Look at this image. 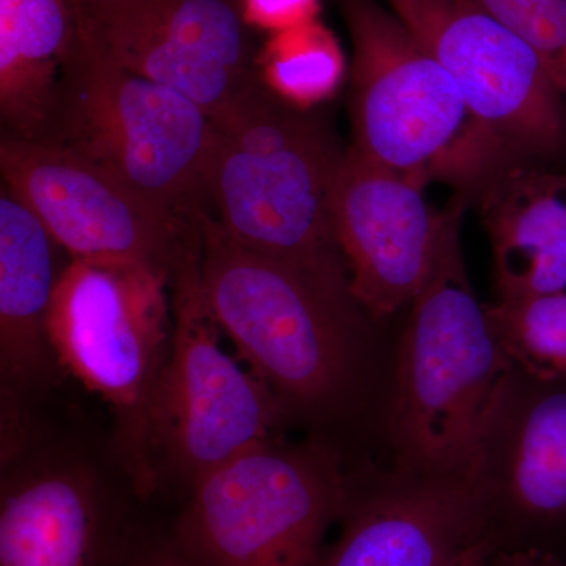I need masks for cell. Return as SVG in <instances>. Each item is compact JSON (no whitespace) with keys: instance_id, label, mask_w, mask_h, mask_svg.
I'll return each mask as SVG.
<instances>
[{"instance_id":"obj_4","label":"cell","mask_w":566,"mask_h":566,"mask_svg":"<svg viewBox=\"0 0 566 566\" xmlns=\"http://www.w3.org/2000/svg\"><path fill=\"white\" fill-rule=\"evenodd\" d=\"M344 13L353 41V147L423 188L436 178L468 197L510 153L392 11L375 0H344Z\"/></svg>"},{"instance_id":"obj_11","label":"cell","mask_w":566,"mask_h":566,"mask_svg":"<svg viewBox=\"0 0 566 566\" xmlns=\"http://www.w3.org/2000/svg\"><path fill=\"white\" fill-rule=\"evenodd\" d=\"M455 80L472 117L506 153L566 161V103L538 55L476 0H386Z\"/></svg>"},{"instance_id":"obj_14","label":"cell","mask_w":566,"mask_h":566,"mask_svg":"<svg viewBox=\"0 0 566 566\" xmlns=\"http://www.w3.org/2000/svg\"><path fill=\"white\" fill-rule=\"evenodd\" d=\"M465 482L485 510L497 546L502 528L534 546L566 536V379L515 368Z\"/></svg>"},{"instance_id":"obj_10","label":"cell","mask_w":566,"mask_h":566,"mask_svg":"<svg viewBox=\"0 0 566 566\" xmlns=\"http://www.w3.org/2000/svg\"><path fill=\"white\" fill-rule=\"evenodd\" d=\"M6 186L71 260L142 270L174 281L202 248L200 216L185 218L62 145L3 133Z\"/></svg>"},{"instance_id":"obj_20","label":"cell","mask_w":566,"mask_h":566,"mask_svg":"<svg viewBox=\"0 0 566 566\" xmlns=\"http://www.w3.org/2000/svg\"><path fill=\"white\" fill-rule=\"evenodd\" d=\"M486 312L516 368L566 379V292L497 300Z\"/></svg>"},{"instance_id":"obj_12","label":"cell","mask_w":566,"mask_h":566,"mask_svg":"<svg viewBox=\"0 0 566 566\" xmlns=\"http://www.w3.org/2000/svg\"><path fill=\"white\" fill-rule=\"evenodd\" d=\"M77 33L122 69L188 96L210 117L259 80L232 0H85Z\"/></svg>"},{"instance_id":"obj_5","label":"cell","mask_w":566,"mask_h":566,"mask_svg":"<svg viewBox=\"0 0 566 566\" xmlns=\"http://www.w3.org/2000/svg\"><path fill=\"white\" fill-rule=\"evenodd\" d=\"M43 142L84 156L175 214L208 211L210 115L182 93L122 69L77 29Z\"/></svg>"},{"instance_id":"obj_2","label":"cell","mask_w":566,"mask_h":566,"mask_svg":"<svg viewBox=\"0 0 566 566\" xmlns=\"http://www.w3.org/2000/svg\"><path fill=\"white\" fill-rule=\"evenodd\" d=\"M212 122L208 212L223 232L253 251L349 275L334 229L345 150L322 118L259 74Z\"/></svg>"},{"instance_id":"obj_19","label":"cell","mask_w":566,"mask_h":566,"mask_svg":"<svg viewBox=\"0 0 566 566\" xmlns=\"http://www.w3.org/2000/svg\"><path fill=\"white\" fill-rule=\"evenodd\" d=\"M268 87L294 106L312 109L331 98L345 76L340 44L322 22L271 33L255 57Z\"/></svg>"},{"instance_id":"obj_15","label":"cell","mask_w":566,"mask_h":566,"mask_svg":"<svg viewBox=\"0 0 566 566\" xmlns=\"http://www.w3.org/2000/svg\"><path fill=\"white\" fill-rule=\"evenodd\" d=\"M338 524L318 566H469L495 549L468 482L401 469L364 493L349 480Z\"/></svg>"},{"instance_id":"obj_6","label":"cell","mask_w":566,"mask_h":566,"mask_svg":"<svg viewBox=\"0 0 566 566\" xmlns=\"http://www.w3.org/2000/svg\"><path fill=\"white\" fill-rule=\"evenodd\" d=\"M0 422V566H125L147 502L114 446L44 431L36 408Z\"/></svg>"},{"instance_id":"obj_22","label":"cell","mask_w":566,"mask_h":566,"mask_svg":"<svg viewBox=\"0 0 566 566\" xmlns=\"http://www.w3.org/2000/svg\"><path fill=\"white\" fill-rule=\"evenodd\" d=\"M318 10L319 0H241L245 24L271 33L315 21Z\"/></svg>"},{"instance_id":"obj_23","label":"cell","mask_w":566,"mask_h":566,"mask_svg":"<svg viewBox=\"0 0 566 566\" xmlns=\"http://www.w3.org/2000/svg\"><path fill=\"white\" fill-rule=\"evenodd\" d=\"M125 566H205L175 539L169 527L145 523Z\"/></svg>"},{"instance_id":"obj_24","label":"cell","mask_w":566,"mask_h":566,"mask_svg":"<svg viewBox=\"0 0 566 566\" xmlns=\"http://www.w3.org/2000/svg\"><path fill=\"white\" fill-rule=\"evenodd\" d=\"M485 566H566V558L539 547H495Z\"/></svg>"},{"instance_id":"obj_17","label":"cell","mask_w":566,"mask_h":566,"mask_svg":"<svg viewBox=\"0 0 566 566\" xmlns=\"http://www.w3.org/2000/svg\"><path fill=\"white\" fill-rule=\"evenodd\" d=\"M497 300L566 292V161L505 156L475 186Z\"/></svg>"},{"instance_id":"obj_7","label":"cell","mask_w":566,"mask_h":566,"mask_svg":"<svg viewBox=\"0 0 566 566\" xmlns=\"http://www.w3.org/2000/svg\"><path fill=\"white\" fill-rule=\"evenodd\" d=\"M349 479L327 439H274L205 476L170 524L205 566H318Z\"/></svg>"},{"instance_id":"obj_8","label":"cell","mask_w":566,"mask_h":566,"mask_svg":"<svg viewBox=\"0 0 566 566\" xmlns=\"http://www.w3.org/2000/svg\"><path fill=\"white\" fill-rule=\"evenodd\" d=\"M170 301L172 338L153 394L148 464L155 494L182 502L216 469L282 438L290 420L274 394L221 348L200 253L175 275Z\"/></svg>"},{"instance_id":"obj_1","label":"cell","mask_w":566,"mask_h":566,"mask_svg":"<svg viewBox=\"0 0 566 566\" xmlns=\"http://www.w3.org/2000/svg\"><path fill=\"white\" fill-rule=\"evenodd\" d=\"M200 241L205 304L290 422L342 416L359 381L365 314L349 275L245 248L208 211Z\"/></svg>"},{"instance_id":"obj_18","label":"cell","mask_w":566,"mask_h":566,"mask_svg":"<svg viewBox=\"0 0 566 566\" xmlns=\"http://www.w3.org/2000/svg\"><path fill=\"white\" fill-rule=\"evenodd\" d=\"M74 40L71 0H0V115L9 136L46 137Z\"/></svg>"},{"instance_id":"obj_16","label":"cell","mask_w":566,"mask_h":566,"mask_svg":"<svg viewBox=\"0 0 566 566\" xmlns=\"http://www.w3.org/2000/svg\"><path fill=\"white\" fill-rule=\"evenodd\" d=\"M46 227L9 189L0 196V412L25 411L57 386L63 370L48 334L65 264Z\"/></svg>"},{"instance_id":"obj_13","label":"cell","mask_w":566,"mask_h":566,"mask_svg":"<svg viewBox=\"0 0 566 566\" xmlns=\"http://www.w3.org/2000/svg\"><path fill=\"white\" fill-rule=\"evenodd\" d=\"M465 197L433 210L423 186L349 145L334 189V229L352 293L365 314L392 315L415 303L461 227Z\"/></svg>"},{"instance_id":"obj_26","label":"cell","mask_w":566,"mask_h":566,"mask_svg":"<svg viewBox=\"0 0 566 566\" xmlns=\"http://www.w3.org/2000/svg\"><path fill=\"white\" fill-rule=\"evenodd\" d=\"M82 2H85V0H71V3H73V7L81 6Z\"/></svg>"},{"instance_id":"obj_25","label":"cell","mask_w":566,"mask_h":566,"mask_svg":"<svg viewBox=\"0 0 566 566\" xmlns=\"http://www.w3.org/2000/svg\"><path fill=\"white\" fill-rule=\"evenodd\" d=\"M488 557H490V556H488ZM488 557L483 558V560L475 562V564H472V565H469V566H485Z\"/></svg>"},{"instance_id":"obj_3","label":"cell","mask_w":566,"mask_h":566,"mask_svg":"<svg viewBox=\"0 0 566 566\" xmlns=\"http://www.w3.org/2000/svg\"><path fill=\"white\" fill-rule=\"evenodd\" d=\"M515 368L469 283L457 230L401 338L390 415L398 469L465 482Z\"/></svg>"},{"instance_id":"obj_9","label":"cell","mask_w":566,"mask_h":566,"mask_svg":"<svg viewBox=\"0 0 566 566\" xmlns=\"http://www.w3.org/2000/svg\"><path fill=\"white\" fill-rule=\"evenodd\" d=\"M170 285L150 271L70 259L48 314L63 374L109 406L112 446L145 502L155 495L148 417L172 338Z\"/></svg>"},{"instance_id":"obj_21","label":"cell","mask_w":566,"mask_h":566,"mask_svg":"<svg viewBox=\"0 0 566 566\" xmlns=\"http://www.w3.org/2000/svg\"><path fill=\"white\" fill-rule=\"evenodd\" d=\"M534 50L566 103V0H476Z\"/></svg>"}]
</instances>
